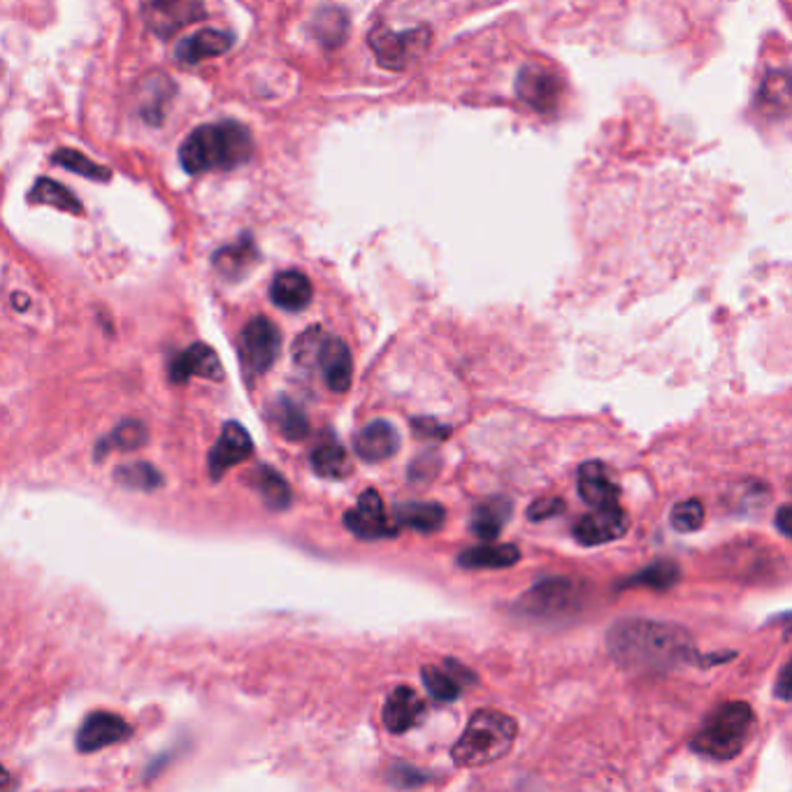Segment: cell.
Listing matches in <instances>:
<instances>
[{
  "mask_svg": "<svg viewBox=\"0 0 792 792\" xmlns=\"http://www.w3.org/2000/svg\"><path fill=\"white\" fill-rule=\"evenodd\" d=\"M779 699L792 702V660L785 662V668L781 670L779 679H777V688H774Z\"/></svg>",
  "mask_w": 792,
  "mask_h": 792,
  "instance_id": "cell-39",
  "label": "cell"
},
{
  "mask_svg": "<svg viewBox=\"0 0 792 792\" xmlns=\"http://www.w3.org/2000/svg\"><path fill=\"white\" fill-rule=\"evenodd\" d=\"M33 198L40 200V203H54L56 207L70 209V211H79V200L73 194H68L66 186L54 184L52 180H40L35 184Z\"/></svg>",
  "mask_w": 792,
  "mask_h": 792,
  "instance_id": "cell-32",
  "label": "cell"
},
{
  "mask_svg": "<svg viewBox=\"0 0 792 792\" xmlns=\"http://www.w3.org/2000/svg\"><path fill=\"white\" fill-rule=\"evenodd\" d=\"M572 595H574V588L569 582L551 579V582L534 586L523 597L521 607H523V611L534 614V616H553V614L565 611L572 605Z\"/></svg>",
  "mask_w": 792,
  "mask_h": 792,
  "instance_id": "cell-19",
  "label": "cell"
},
{
  "mask_svg": "<svg viewBox=\"0 0 792 792\" xmlns=\"http://www.w3.org/2000/svg\"><path fill=\"white\" fill-rule=\"evenodd\" d=\"M785 630H788V634H792V616L788 618V626H785Z\"/></svg>",
  "mask_w": 792,
  "mask_h": 792,
  "instance_id": "cell-41",
  "label": "cell"
},
{
  "mask_svg": "<svg viewBox=\"0 0 792 792\" xmlns=\"http://www.w3.org/2000/svg\"><path fill=\"white\" fill-rule=\"evenodd\" d=\"M412 425H414V433L423 440H446L448 435H452V427L442 425L435 419H414Z\"/></svg>",
  "mask_w": 792,
  "mask_h": 792,
  "instance_id": "cell-37",
  "label": "cell"
},
{
  "mask_svg": "<svg viewBox=\"0 0 792 792\" xmlns=\"http://www.w3.org/2000/svg\"><path fill=\"white\" fill-rule=\"evenodd\" d=\"M272 421L276 425V431H280L289 442L305 440L310 433V421L307 414L303 412V406L286 395L276 398V402L272 404Z\"/></svg>",
  "mask_w": 792,
  "mask_h": 792,
  "instance_id": "cell-25",
  "label": "cell"
},
{
  "mask_svg": "<svg viewBox=\"0 0 792 792\" xmlns=\"http://www.w3.org/2000/svg\"><path fill=\"white\" fill-rule=\"evenodd\" d=\"M676 582H679V565L672 561H660V563L649 565L647 569H641L639 574H634L632 579H628L623 586L626 588L647 586L653 590H670Z\"/></svg>",
  "mask_w": 792,
  "mask_h": 792,
  "instance_id": "cell-29",
  "label": "cell"
},
{
  "mask_svg": "<svg viewBox=\"0 0 792 792\" xmlns=\"http://www.w3.org/2000/svg\"><path fill=\"white\" fill-rule=\"evenodd\" d=\"M270 297L276 307H282L286 312H300L312 303L314 289L303 272L284 270L272 280Z\"/></svg>",
  "mask_w": 792,
  "mask_h": 792,
  "instance_id": "cell-18",
  "label": "cell"
},
{
  "mask_svg": "<svg viewBox=\"0 0 792 792\" xmlns=\"http://www.w3.org/2000/svg\"><path fill=\"white\" fill-rule=\"evenodd\" d=\"M131 735H133V727L128 725L119 714L94 712L79 727L77 748L82 753H96V751H100V748L131 739Z\"/></svg>",
  "mask_w": 792,
  "mask_h": 792,
  "instance_id": "cell-9",
  "label": "cell"
},
{
  "mask_svg": "<svg viewBox=\"0 0 792 792\" xmlns=\"http://www.w3.org/2000/svg\"><path fill=\"white\" fill-rule=\"evenodd\" d=\"M672 528L679 532H695L704 523V505L699 500H686L679 502L672 509Z\"/></svg>",
  "mask_w": 792,
  "mask_h": 792,
  "instance_id": "cell-33",
  "label": "cell"
},
{
  "mask_svg": "<svg viewBox=\"0 0 792 792\" xmlns=\"http://www.w3.org/2000/svg\"><path fill=\"white\" fill-rule=\"evenodd\" d=\"M565 509V502L561 498H540L534 500L528 509V519L530 521H546V519H553L558 517V513H563Z\"/></svg>",
  "mask_w": 792,
  "mask_h": 792,
  "instance_id": "cell-36",
  "label": "cell"
},
{
  "mask_svg": "<svg viewBox=\"0 0 792 792\" xmlns=\"http://www.w3.org/2000/svg\"><path fill=\"white\" fill-rule=\"evenodd\" d=\"M777 528L792 540V505H783L777 513Z\"/></svg>",
  "mask_w": 792,
  "mask_h": 792,
  "instance_id": "cell-40",
  "label": "cell"
},
{
  "mask_svg": "<svg viewBox=\"0 0 792 792\" xmlns=\"http://www.w3.org/2000/svg\"><path fill=\"white\" fill-rule=\"evenodd\" d=\"M144 10L149 26L161 37L175 35L182 26L205 14L203 0H147Z\"/></svg>",
  "mask_w": 792,
  "mask_h": 792,
  "instance_id": "cell-10",
  "label": "cell"
},
{
  "mask_svg": "<svg viewBox=\"0 0 792 792\" xmlns=\"http://www.w3.org/2000/svg\"><path fill=\"white\" fill-rule=\"evenodd\" d=\"M232 45V35L226 33V31H217V29H205V31H198L191 37L182 40L180 47H177V58L184 61V63H200L205 58H214V56H221L230 50Z\"/></svg>",
  "mask_w": 792,
  "mask_h": 792,
  "instance_id": "cell-20",
  "label": "cell"
},
{
  "mask_svg": "<svg viewBox=\"0 0 792 792\" xmlns=\"http://www.w3.org/2000/svg\"><path fill=\"white\" fill-rule=\"evenodd\" d=\"M521 561V551L513 544L473 546L458 555V565L465 569H505Z\"/></svg>",
  "mask_w": 792,
  "mask_h": 792,
  "instance_id": "cell-21",
  "label": "cell"
},
{
  "mask_svg": "<svg viewBox=\"0 0 792 792\" xmlns=\"http://www.w3.org/2000/svg\"><path fill=\"white\" fill-rule=\"evenodd\" d=\"M345 525L358 540H383L398 534V528L389 521L387 511H383L381 496L372 488L362 490L356 509H349L345 513Z\"/></svg>",
  "mask_w": 792,
  "mask_h": 792,
  "instance_id": "cell-7",
  "label": "cell"
},
{
  "mask_svg": "<svg viewBox=\"0 0 792 792\" xmlns=\"http://www.w3.org/2000/svg\"><path fill=\"white\" fill-rule=\"evenodd\" d=\"M391 779L402 788H414V785L423 783L427 777L423 772H416V769H412V767L398 764V767L391 769Z\"/></svg>",
  "mask_w": 792,
  "mask_h": 792,
  "instance_id": "cell-38",
  "label": "cell"
},
{
  "mask_svg": "<svg viewBox=\"0 0 792 792\" xmlns=\"http://www.w3.org/2000/svg\"><path fill=\"white\" fill-rule=\"evenodd\" d=\"M421 679L423 686L431 693V697H435L437 702H456L460 691H463V681L452 672V668H437V665H427L421 670Z\"/></svg>",
  "mask_w": 792,
  "mask_h": 792,
  "instance_id": "cell-27",
  "label": "cell"
},
{
  "mask_svg": "<svg viewBox=\"0 0 792 792\" xmlns=\"http://www.w3.org/2000/svg\"><path fill=\"white\" fill-rule=\"evenodd\" d=\"M425 40H427L425 31H412V33L379 31V33L370 35V45L375 47L383 66L402 68L406 58H412L419 50H423Z\"/></svg>",
  "mask_w": 792,
  "mask_h": 792,
  "instance_id": "cell-16",
  "label": "cell"
},
{
  "mask_svg": "<svg viewBox=\"0 0 792 792\" xmlns=\"http://www.w3.org/2000/svg\"><path fill=\"white\" fill-rule=\"evenodd\" d=\"M400 435L389 421L368 423L354 440V452L366 463H381L398 454Z\"/></svg>",
  "mask_w": 792,
  "mask_h": 792,
  "instance_id": "cell-14",
  "label": "cell"
},
{
  "mask_svg": "<svg viewBox=\"0 0 792 792\" xmlns=\"http://www.w3.org/2000/svg\"><path fill=\"white\" fill-rule=\"evenodd\" d=\"M251 484L272 511H284L291 507V486L270 465H259L251 473Z\"/></svg>",
  "mask_w": 792,
  "mask_h": 792,
  "instance_id": "cell-24",
  "label": "cell"
},
{
  "mask_svg": "<svg viewBox=\"0 0 792 792\" xmlns=\"http://www.w3.org/2000/svg\"><path fill=\"white\" fill-rule=\"evenodd\" d=\"M519 725L511 716L481 709L469 718L460 739L452 748V758L458 767H484L502 760L513 741H517Z\"/></svg>",
  "mask_w": 792,
  "mask_h": 792,
  "instance_id": "cell-3",
  "label": "cell"
},
{
  "mask_svg": "<svg viewBox=\"0 0 792 792\" xmlns=\"http://www.w3.org/2000/svg\"><path fill=\"white\" fill-rule=\"evenodd\" d=\"M519 98L525 100L532 110L542 115L555 112V107L561 105L563 98V82L558 75H553L542 68H528L521 73L517 84Z\"/></svg>",
  "mask_w": 792,
  "mask_h": 792,
  "instance_id": "cell-11",
  "label": "cell"
},
{
  "mask_svg": "<svg viewBox=\"0 0 792 792\" xmlns=\"http://www.w3.org/2000/svg\"><path fill=\"white\" fill-rule=\"evenodd\" d=\"M579 496L590 507H609L618 505L620 500V488L614 484V479L607 475L603 463L590 460L579 467Z\"/></svg>",
  "mask_w": 792,
  "mask_h": 792,
  "instance_id": "cell-17",
  "label": "cell"
},
{
  "mask_svg": "<svg viewBox=\"0 0 792 792\" xmlns=\"http://www.w3.org/2000/svg\"><path fill=\"white\" fill-rule=\"evenodd\" d=\"M326 337H328V333L318 326H312L303 335H300L293 345L295 366L316 368V360H318V354H321V347H324Z\"/></svg>",
  "mask_w": 792,
  "mask_h": 792,
  "instance_id": "cell-31",
  "label": "cell"
},
{
  "mask_svg": "<svg viewBox=\"0 0 792 792\" xmlns=\"http://www.w3.org/2000/svg\"><path fill=\"white\" fill-rule=\"evenodd\" d=\"M425 712V702L419 697V693L410 686H398L389 697L387 704H383V725L387 730L393 735H404L410 733L412 727L421 720Z\"/></svg>",
  "mask_w": 792,
  "mask_h": 792,
  "instance_id": "cell-15",
  "label": "cell"
},
{
  "mask_svg": "<svg viewBox=\"0 0 792 792\" xmlns=\"http://www.w3.org/2000/svg\"><path fill=\"white\" fill-rule=\"evenodd\" d=\"M117 481L123 484L126 488L144 490V493H149V490H156V488L163 486V477H161L159 469H156L154 465L144 463V460L121 465V467L117 469Z\"/></svg>",
  "mask_w": 792,
  "mask_h": 792,
  "instance_id": "cell-30",
  "label": "cell"
},
{
  "mask_svg": "<svg viewBox=\"0 0 792 792\" xmlns=\"http://www.w3.org/2000/svg\"><path fill=\"white\" fill-rule=\"evenodd\" d=\"M312 469L318 477L345 479L351 473V463L345 448L337 442H326L312 452Z\"/></svg>",
  "mask_w": 792,
  "mask_h": 792,
  "instance_id": "cell-26",
  "label": "cell"
},
{
  "mask_svg": "<svg viewBox=\"0 0 792 792\" xmlns=\"http://www.w3.org/2000/svg\"><path fill=\"white\" fill-rule=\"evenodd\" d=\"M691 634L653 620H623L609 632V651L630 670H670L683 660H693Z\"/></svg>",
  "mask_w": 792,
  "mask_h": 792,
  "instance_id": "cell-1",
  "label": "cell"
},
{
  "mask_svg": "<svg viewBox=\"0 0 792 792\" xmlns=\"http://www.w3.org/2000/svg\"><path fill=\"white\" fill-rule=\"evenodd\" d=\"M191 377H205L211 381H221L226 377L217 351L203 345V341L191 345L170 362V379H173V383H186Z\"/></svg>",
  "mask_w": 792,
  "mask_h": 792,
  "instance_id": "cell-12",
  "label": "cell"
},
{
  "mask_svg": "<svg viewBox=\"0 0 792 792\" xmlns=\"http://www.w3.org/2000/svg\"><path fill=\"white\" fill-rule=\"evenodd\" d=\"M253 140L247 128L238 121H219L196 128L182 149L180 161L186 173L200 175L211 170H232L249 161Z\"/></svg>",
  "mask_w": 792,
  "mask_h": 792,
  "instance_id": "cell-2",
  "label": "cell"
},
{
  "mask_svg": "<svg viewBox=\"0 0 792 792\" xmlns=\"http://www.w3.org/2000/svg\"><path fill=\"white\" fill-rule=\"evenodd\" d=\"M147 427L140 421H123L119 423L112 435L102 440L98 446V460L102 458L105 448H119V452H135V448L147 444Z\"/></svg>",
  "mask_w": 792,
  "mask_h": 792,
  "instance_id": "cell-28",
  "label": "cell"
},
{
  "mask_svg": "<svg viewBox=\"0 0 792 792\" xmlns=\"http://www.w3.org/2000/svg\"><path fill=\"white\" fill-rule=\"evenodd\" d=\"M253 259V249L251 245H238L232 249H221L217 253V268L221 270V274H240L247 265V261Z\"/></svg>",
  "mask_w": 792,
  "mask_h": 792,
  "instance_id": "cell-35",
  "label": "cell"
},
{
  "mask_svg": "<svg viewBox=\"0 0 792 792\" xmlns=\"http://www.w3.org/2000/svg\"><path fill=\"white\" fill-rule=\"evenodd\" d=\"M511 502L502 496L498 498H490V500H484L475 513H473V521H469V528H473V532L477 534L479 540L484 542H493L498 534L502 532V528L507 525L509 517H511Z\"/></svg>",
  "mask_w": 792,
  "mask_h": 792,
  "instance_id": "cell-22",
  "label": "cell"
},
{
  "mask_svg": "<svg viewBox=\"0 0 792 792\" xmlns=\"http://www.w3.org/2000/svg\"><path fill=\"white\" fill-rule=\"evenodd\" d=\"M253 454V442L249 437V433L240 423L228 421L224 425V431L217 440V444L211 446L209 458H207V469L209 477L214 481H219L228 469H232L235 465H240L242 460H247Z\"/></svg>",
  "mask_w": 792,
  "mask_h": 792,
  "instance_id": "cell-8",
  "label": "cell"
},
{
  "mask_svg": "<svg viewBox=\"0 0 792 792\" xmlns=\"http://www.w3.org/2000/svg\"><path fill=\"white\" fill-rule=\"evenodd\" d=\"M316 368L324 375L328 389L335 393H345L351 387V377H354V360H351V351L347 347L345 339L328 335L324 347H321Z\"/></svg>",
  "mask_w": 792,
  "mask_h": 792,
  "instance_id": "cell-13",
  "label": "cell"
},
{
  "mask_svg": "<svg viewBox=\"0 0 792 792\" xmlns=\"http://www.w3.org/2000/svg\"><path fill=\"white\" fill-rule=\"evenodd\" d=\"M756 714L746 702H725L704 720L699 733L693 737L691 748L709 760L737 758L753 737Z\"/></svg>",
  "mask_w": 792,
  "mask_h": 792,
  "instance_id": "cell-4",
  "label": "cell"
},
{
  "mask_svg": "<svg viewBox=\"0 0 792 792\" xmlns=\"http://www.w3.org/2000/svg\"><path fill=\"white\" fill-rule=\"evenodd\" d=\"M54 161L61 163L63 167L73 170V173H79L84 177H96V180H107L110 177V173H107L105 167L96 165L94 161H89L84 154L79 152H73V149H61L58 154H54Z\"/></svg>",
  "mask_w": 792,
  "mask_h": 792,
  "instance_id": "cell-34",
  "label": "cell"
},
{
  "mask_svg": "<svg viewBox=\"0 0 792 792\" xmlns=\"http://www.w3.org/2000/svg\"><path fill=\"white\" fill-rule=\"evenodd\" d=\"M398 525H406L423 534L437 532L446 521V509L437 502H404L393 509Z\"/></svg>",
  "mask_w": 792,
  "mask_h": 792,
  "instance_id": "cell-23",
  "label": "cell"
},
{
  "mask_svg": "<svg viewBox=\"0 0 792 792\" xmlns=\"http://www.w3.org/2000/svg\"><path fill=\"white\" fill-rule=\"evenodd\" d=\"M630 530V517L620 505L595 507L593 513L574 525V540L582 546H599L623 538Z\"/></svg>",
  "mask_w": 792,
  "mask_h": 792,
  "instance_id": "cell-6",
  "label": "cell"
},
{
  "mask_svg": "<svg viewBox=\"0 0 792 792\" xmlns=\"http://www.w3.org/2000/svg\"><path fill=\"white\" fill-rule=\"evenodd\" d=\"M282 351V335L268 316H253L240 335V358L253 375H265Z\"/></svg>",
  "mask_w": 792,
  "mask_h": 792,
  "instance_id": "cell-5",
  "label": "cell"
}]
</instances>
